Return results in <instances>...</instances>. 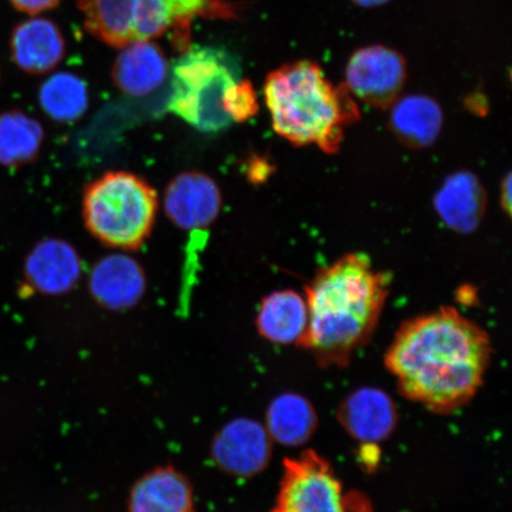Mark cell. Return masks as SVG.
I'll return each instance as SVG.
<instances>
[{
    "label": "cell",
    "mask_w": 512,
    "mask_h": 512,
    "mask_svg": "<svg viewBox=\"0 0 512 512\" xmlns=\"http://www.w3.org/2000/svg\"><path fill=\"white\" fill-rule=\"evenodd\" d=\"M259 111L258 96L251 82L241 79L230 88L227 112L234 123H245Z\"/></svg>",
    "instance_id": "cell-23"
},
{
    "label": "cell",
    "mask_w": 512,
    "mask_h": 512,
    "mask_svg": "<svg viewBox=\"0 0 512 512\" xmlns=\"http://www.w3.org/2000/svg\"><path fill=\"white\" fill-rule=\"evenodd\" d=\"M170 74L171 113L202 133H219L233 124L227 98L230 88L242 78L240 64L229 51L190 48L174 63Z\"/></svg>",
    "instance_id": "cell-4"
},
{
    "label": "cell",
    "mask_w": 512,
    "mask_h": 512,
    "mask_svg": "<svg viewBox=\"0 0 512 512\" xmlns=\"http://www.w3.org/2000/svg\"><path fill=\"white\" fill-rule=\"evenodd\" d=\"M10 51L19 69L42 75L59 66L66 55V41L59 25L47 18L34 17L16 25Z\"/></svg>",
    "instance_id": "cell-10"
},
{
    "label": "cell",
    "mask_w": 512,
    "mask_h": 512,
    "mask_svg": "<svg viewBox=\"0 0 512 512\" xmlns=\"http://www.w3.org/2000/svg\"><path fill=\"white\" fill-rule=\"evenodd\" d=\"M158 210L151 185L128 172H108L89 185L83 197V219L105 245L136 249L150 235Z\"/></svg>",
    "instance_id": "cell-5"
},
{
    "label": "cell",
    "mask_w": 512,
    "mask_h": 512,
    "mask_svg": "<svg viewBox=\"0 0 512 512\" xmlns=\"http://www.w3.org/2000/svg\"><path fill=\"white\" fill-rule=\"evenodd\" d=\"M444 115L431 96L411 94L400 96L390 106V128L400 142L414 149H425L438 139Z\"/></svg>",
    "instance_id": "cell-16"
},
{
    "label": "cell",
    "mask_w": 512,
    "mask_h": 512,
    "mask_svg": "<svg viewBox=\"0 0 512 512\" xmlns=\"http://www.w3.org/2000/svg\"><path fill=\"white\" fill-rule=\"evenodd\" d=\"M139 0H79L78 8L89 35L113 48L137 41Z\"/></svg>",
    "instance_id": "cell-18"
},
{
    "label": "cell",
    "mask_w": 512,
    "mask_h": 512,
    "mask_svg": "<svg viewBox=\"0 0 512 512\" xmlns=\"http://www.w3.org/2000/svg\"><path fill=\"white\" fill-rule=\"evenodd\" d=\"M44 139L43 128L21 111L0 114V164L17 168L35 160Z\"/></svg>",
    "instance_id": "cell-21"
},
{
    "label": "cell",
    "mask_w": 512,
    "mask_h": 512,
    "mask_svg": "<svg viewBox=\"0 0 512 512\" xmlns=\"http://www.w3.org/2000/svg\"><path fill=\"white\" fill-rule=\"evenodd\" d=\"M211 451L216 464L229 475L254 476L270 462L271 437L259 422L235 419L217 434Z\"/></svg>",
    "instance_id": "cell-8"
},
{
    "label": "cell",
    "mask_w": 512,
    "mask_h": 512,
    "mask_svg": "<svg viewBox=\"0 0 512 512\" xmlns=\"http://www.w3.org/2000/svg\"><path fill=\"white\" fill-rule=\"evenodd\" d=\"M221 191L202 172H183L166 188L165 213L175 226L183 230L208 228L220 214Z\"/></svg>",
    "instance_id": "cell-9"
},
{
    "label": "cell",
    "mask_w": 512,
    "mask_h": 512,
    "mask_svg": "<svg viewBox=\"0 0 512 512\" xmlns=\"http://www.w3.org/2000/svg\"><path fill=\"white\" fill-rule=\"evenodd\" d=\"M486 192L479 179L469 171H460L446 179L434 197L435 210L454 232L469 234L482 222Z\"/></svg>",
    "instance_id": "cell-15"
},
{
    "label": "cell",
    "mask_w": 512,
    "mask_h": 512,
    "mask_svg": "<svg viewBox=\"0 0 512 512\" xmlns=\"http://www.w3.org/2000/svg\"><path fill=\"white\" fill-rule=\"evenodd\" d=\"M112 76L121 92L143 98L156 93L168 81L169 61L163 49L152 40L134 41L121 48Z\"/></svg>",
    "instance_id": "cell-11"
},
{
    "label": "cell",
    "mask_w": 512,
    "mask_h": 512,
    "mask_svg": "<svg viewBox=\"0 0 512 512\" xmlns=\"http://www.w3.org/2000/svg\"><path fill=\"white\" fill-rule=\"evenodd\" d=\"M350 2L363 9H374L379 8V6L386 5L389 2H392V0H350Z\"/></svg>",
    "instance_id": "cell-26"
},
{
    "label": "cell",
    "mask_w": 512,
    "mask_h": 512,
    "mask_svg": "<svg viewBox=\"0 0 512 512\" xmlns=\"http://www.w3.org/2000/svg\"><path fill=\"white\" fill-rule=\"evenodd\" d=\"M491 352L485 330L457 309L441 307L402 324L384 363L403 396L428 411L450 414L483 386Z\"/></svg>",
    "instance_id": "cell-1"
},
{
    "label": "cell",
    "mask_w": 512,
    "mask_h": 512,
    "mask_svg": "<svg viewBox=\"0 0 512 512\" xmlns=\"http://www.w3.org/2000/svg\"><path fill=\"white\" fill-rule=\"evenodd\" d=\"M146 279L138 262L126 255H110L96 264L89 288L96 302L111 310L136 305L145 292Z\"/></svg>",
    "instance_id": "cell-14"
},
{
    "label": "cell",
    "mask_w": 512,
    "mask_h": 512,
    "mask_svg": "<svg viewBox=\"0 0 512 512\" xmlns=\"http://www.w3.org/2000/svg\"><path fill=\"white\" fill-rule=\"evenodd\" d=\"M305 293L309 322L297 344L322 367H344L379 324L389 277L351 253L320 268Z\"/></svg>",
    "instance_id": "cell-2"
},
{
    "label": "cell",
    "mask_w": 512,
    "mask_h": 512,
    "mask_svg": "<svg viewBox=\"0 0 512 512\" xmlns=\"http://www.w3.org/2000/svg\"><path fill=\"white\" fill-rule=\"evenodd\" d=\"M29 286L43 294H64L72 290L81 277V261L66 241L47 239L32 248L24 264Z\"/></svg>",
    "instance_id": "cell-12"
},
{
    "label": "cell",
    "mask_w": 512,
    "mask_h": 512,
    "mask_svg": "<svg viewBox=\"0 0 512 512\" xmlns=\"http://www.w3.org/2000/svg\"><path fill=\"white\" fill-rule=\"evenodd\" d=\"M10 3L23 14L37 16L57 8L61 0H10Z\"/></svg>",
    "instance_id": "cell-24"
},
{
    "label": "cell",
    "mask_w": 512,
    "mask_h": 512,
    "mask_svg": "<svg viewBox=\"0 0 512 512\" xmlns=\"http://www.w3.org/2000/svg\"><path fill=\"white\" fill-rule=\"evenodd\" d=\"M405 56L393 48L373 44L357 49L345 68V86L355 99L387 110L398 100L407 81Z\"/></svg>",
    "instance_id": "cell-7"
},
{
    "label": "cell",
    "mask_w": 512,
    "mask_h": 512,
    "mask_svg": "<svg viewBox=\"0 0 512 512\" xmlns=\"http://www.w3.org/2000/svg\"><path fill=\"white\" fill-rule=\"evenodd\" d=\"M130 512H195L188 479L171 467H163L140 478L133 486Z\"/></svg>",
    "instance_id": "cell-17"
},
{
    "label": "cell",
    "mask_w": 512,
    "mask_h": 512,
    "mask_svg": "<svg viewBox=\"0 0 512 512\" xmlns=\"http://www.w3.org/2000/svg\"><path fill=\"white\" fill-rule=\"evenodd\" d=\"M266 430L271 439L285 446H300L317 427L315 408L303 396L284 394L268 407Z\"/></svg>",
    "instance_id": "cell-20"
},
{
    "label": "cell",
    "mask_w": 512,
    "mask_h": 512,
    "mask_svg": "<svg viewBox=\"0 0 512 512\" xmlns=\"http://www.w3.org/2000/svg\"><path fill=\"white\" fill-rule=\"evenodd\" d=\"M309 322L306 300L299 293L286 290L270 294L260 305L256 328L268 342L298 343Z\"/></svg>",
    "instance_id": "cell-19"
},
{
    "label": "cell",
    "mask_w": 512,
    "mask_h": 512,
    "mask_svg": "<svg viewBox=\"0 0 512 512\" xmlns=\"http://www.w3.org/2000/svg\"><path fill=\"white\" fill-rule=\"evenodd\" d=\"M264 95L275 133L294 146L341 149L345 132L361 118L347 86L334 85L317 63H286L267 75Z\"/></svg>",
    "instance_id": "cell-3"
},
{
    "label": "cell",
    "mask_w": 512,
    "mask_h": 512,
    "mask_svg": "<svg viewBox=\"0 0 512 512\" xmlns=\"http://www.w3.org/2000/svg\"><path fill=\"white\" fill-rule=\"evenodd\" d=\"M339 420L352 438L375 445L393 433L398 412L392 399L382 390L364 388L343 402Z\"/></svg>",
    "instance_id": "cell-13"
},
{
    "label": "cell",
    "mask_w": 512,
    "mask_h": 512,
    "mask_svg": "<svg viewBox=\"0 0 512 512\" xmlns=\"http://www.w3.org/2000/svg\"><path fill=\"white\" fill-rule=\"evenodd\" d=\"M499 200H501L502 208L504 211L510 215L511 211V175L509 174L504 178L502 182L501 188V196H499Z\"/></svg>",
    "instance_id": "cell-25"
},
{
    "label": "cell",
    "mask_w": 512,
    "mask_h": 512,
    "mask_svg": "<svg viewBox=\"0 0 512 512\" xmlns=\"http://www.w3.org/2000/svg\"><path fill=\"white\" fill-rule=\"evenodd\" d=\"M38 100L42 110L59 123L78 120L89 104L86 82L72 73L51 75L42 83Z\"/></svg>",
    "instance_id": "cell-22"
},
{
    "label": "cell",
    "mask_w": 512,
    "mask_h": 512,
    "mask_svg": "<svg viewBox=\"0 0 512 512\" xmlns=\"http://www.w3.org/2000/svg\"><path fill=\"white\" fill-rule=\"evenodd\" d=\"M270 512H374L360 492L347 491L334 467L307 450L284 462L277 498Z\"/></svg>",
    "instance_id": "cell-6"
}]
</instances>
